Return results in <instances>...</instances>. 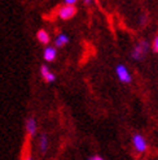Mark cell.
I'll list each match as a JSON object with an SVG mask.
<instances>
[{"mask_svg": "<svg viewBox=\"0 0 158 160\" xmlns=\"http://www.w3.org/2000/svg\"><path fill=\"white\" fill-rule=\"evenodd\" d=\"M75 3V0H65V5H74Z\"/></svg>", "mask_w": 158, "mask_h": 160, "instance_id": "obj_12", "label": "cell"}, {"mask_svg": "<svg viewBox=\"0 0 158 160\" xmlns=\"http://www.w3.org/2000/svg\"><path fill=\"white\" fill-rule=\"evenodd\" d=\"M115 72H117L118 78H119L122 82H126V83L131 82V74H130V72L127 70V68H126L124 65H118Z\"/></svg>", "mask_w": 158, "mask_h": 160, "instance_id": "obj_3", "label": "cell"}, {"mask_svg": "<svg viewBox=\"0 0 158 160\" xmlns=\"http://www.w3.org/2000/svg\"><path fill=\"white\" fill-rule=\"evenodd\" d=\"M67 42H69L67 35H66V34H60V35L56 38V41H54V44H56L57 47H64Z\"/></svg>", "mask_w": 158, "mask_h": 160, "instance_id": "obj_9", "label": "cell"}, {"mask_svg": "<svg viewBox=\"0 0 158 160\" xmlns=\"http://www.w3.org/2000/svg\"><path fill=\"white\" fill-rule=\"evenodd\" d=\"M39 147H40L42 152H45L47 148H48V139H47V135L42 134L40 135V139H39Z\"/></svg>", "mask_w": 158, "mask_h": 160, "instance_id": "obj_10", "label": "cell"}, {"mask_svg": "<svg viewBox=\"0 0 158 160\" xmlns=\"http://www.w3.org/2000/svg\"><path fill=\"white\" fill-rule=\"evenodd\" d=\"M153 48L156 52H158V37L154 39V42H153Z\"/></svg>", "mask_w": 158, "mask_h": 160, "instance_id": "obj_11", "label": "cell"}, {"mask_svg": "<svg viewBox=\"0 0 158 160\" xmlns=\"http://www.w3.org/2000/svg\"><path fill=\"white\" fill-rule=\"evenodd\" d=\"M90 160H104V159L100 158V156H93V158H91Z\"/></svg>", "mask_w": 158, "mask_h": 160, "instance_id": "obj_13", "label": "cell"}, {"mask_svg": "<svg viewBox=\"0 0 158 160\" xmlns=\"http://www.w3.org/2000/svg\"><path fill=\"white\" fill-rule=\"evenodd\" d=\"M25 160H33V159H31V156H30V155H29V156H27V158H26V159H25Z\"/></svg>", "mask_w": 158, "mask_h": 160, "instance_id": "obj_14", "label": "cell"}, {"mask_svg": "<svg viewBox=\"0 0 158 160\" xmlns=\"http://www.w3.org/2000/svg\"><path fill=\"white\" fill-rule=\"evenodd\" d=\"M132 142H133V146H135V150L139 151V152H144L146 150V141L144 139L143 135L136 134L135 137H133Z\"/></svg>", "mask_w": 158, "mask_h": 160, "instance_id": "obj_4", "label": "cell"}, {"mask_svg": "<svg viewBox=\"0 0 158 160\" xmlns=\"http://www.w3.org/2000/svg\"><path fill=\"white\" fill-rule=\"evenodd\" d=\"M40 73H42V77L45 79V82H53L54 79H56V76H54L52 72L48 69V67H45V65H42L40 67Z\"/></svg>", "mask_w": 158, "mask_h": 160, "instance_id": "obj_6", "label": "cell"}, {"mask_svg": "<svg viewBox=\"0 0 158 160\" xmlns=\"http://www.w3.org/2000/svg\"><path fill=\"white\" fill-rule=\"evenodd\" d=\"M36 38H38V41L40 43H43V44H48L49 43V34L47 33L45 30H39L36 33Z\"/></svg>", "mask_w": 158, "mask_h": 160, "instance_id": "obj_8", "label": "cell"}, {"mask_svg": "<svg viewBox=\"0 0 158 160\" xmlns=\"http://www.w3.org/2000/svg\"><path fill=\"white\" fill-rule=\"evenodd\" d=\"M77 13L75 5H62L58 9V16L62 20H69L74 17V14Z\"/></svg>", "mask_w": 158, "mask_h": 160, "instance_id": "obj_1", "label": "cell"}, {"mask_svg": "<svg viewBox=\"0 0 158 160\" xmlns=\"http://www.w3.org/2000/svg\"><path fill=\"white\" fill-rule=\"evenodd\" d=\"M36 121H35V118L34 117H30L26 120V132L29 134V137H34L35 133H36Z\"/></svg>", "mask_w": 158, "mask_h": 160, "instance_id": "obj_5", "label": "cell"}, {"mask_svg": "<svg viewBox=\"0 0 158 160\" xmlns=\"http://www.w3.org/2000/svg\"><path fill=\"white\" fill-rule=\"evenodd\" d=\"M146 50H148V43L145 42V41H141L135 48H133V51H132V58L133 59H141L144 56V53L146 52Z\"/></svg>", "mask_w": 158, "mask_h": 160, "instance_id": "obj_2", "label": "cell"}, {"mask_svg": "<svg viewBox=\"0 0 158 160\" xmlns=\"http://www.w3.org/2000/svg\"><path fill=\"white\" fill-rule=\"evenodd\" d=\"M56 56H57V52L54 47H47L43 52V58L45 59V61H53L56 59Z\"/></svg>", "mask_w": 158, "mask_h": 160, "instance_id": "obj_7", "label": "cell"}]
</instances>
